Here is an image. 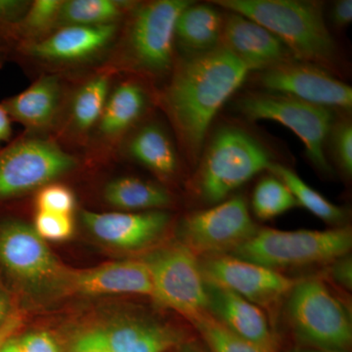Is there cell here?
Returning <instances> with one entry per match:
<instances>
[{
	"instance_id": "484cf974",
	"label": "cell",
	"mask_w": 352,
	"mask_h": 352,
	"mask_svg": "<svg viewBox=\"0 0 352 352\" xmlns=\"http://www.w3.org/2000/svg\"><path fill=\"white\" fill-rule=\"evenodd\" d=\"M268 170L288 187L298 205L307 208L315 217L327 222H339L344 219V212L342 208L333 205L318 192L312 189L295 171L282 164L274 163L271 164Z\"/></svg>"
},
{
	"instance_id": "e0dca14e",
	"label": "cell",
	"mask_w": 352,
	"mask_h": 352,
	"mask_svg": "<svg viewBox=\"0 0 352 352\" xmlns=\"http://www.w3.org/2000/svg\"><path fill=\"white\" fill-rule=\"evenodd\" d=\"M116 32L117 24L94 27L64 25L47 38L23 44L21 51L43 61H80L107 47Z\"/></svg>"
},
{
	"instance_id": "7c38bea8",
	"label": "cell",
	"mask_w": 352,
	"mask_h": 352,
	"mask_svg": "<svg viewBox=\"0 0 352 352\" xmlns=\"http://www.w3.org/2000/svg\"><path fill=\"white\" fill-rule=\"evenodd\" d=\"M258 82L267 94L284 95L326 109L349 111L352 89L328 71L292 60L259 72Z\"/></svg>"
},
{
	"instance_id": "603a6c76",
	"label": "cell",
	"mask_w": 352,
	"mask_h": 352,
	"mask_svg": "<svg viewBox=\"0 0 352 352\" xmlns=\"http://www.w3.org/2000/svg\"><path fill=\"white\" fill-rule=\"evenodd\" d=\"M129 153L159 175L170 176L177 168L175 147L166 132L156 124H148L132 136Z\"/></svg>"
},
{
	"instance_id": "d6986e66",
	"label": "cell",
	"mask_w": 352,
	"mask_h": 352,
	"mask_svg": "<svg viewBox=\"0 0 352 352\" xmlns=\"http://www.w3.org/2000/svg\"><path fill=\"white\" fill-rule=\"evenodd\" d=\"M95 331L108 352H166L179 340L173 329L142 319H126Z\"/></svg>"
},
{
	"instance_id": "1f68e13d",
	"label": "cell",
	"mask_w": 352,
	"mask_h": 352,
	"mask_svg": "<svg viewBox=\"0 0 352 352\" xmlns=\"http://www.w3.org/2000/svg\"><path fill=\"white\" fill-rule=\"evenodd\" d=\"M34 231L45 241H65L74 232V222L71 215L38 212L34 219Z\"/></svg>"
},
{
	"instance_id": "d590c367",
	"label": "cell",
	"mask_w": 352,
	"mask_h": 352,
	"mask_svg": "<svg viewBox=\"0 0 352 352\" xmlns=\"http://www.w3.org/2000/svg\"><path fill=\"white\" fill-rule=\"evenodd\" d=\"M73 352H108L96 331L90 330L76 338Z\"/></svg>"
},
{
	"instance_id": "74e56055",
	"label": "cell",
	"mask_w": 352,
	"mask_h": 352,
	"mask_svg": "<svg viewBox=\"0 0 352 352\" xmlns=\"http://www.w3.org/2000/svg\"><path fill=\"white\" fill-rule=\"evenodd\" d=\"M22 324L23 318L19 314L8 315L6 320L0 326V349L7 340L13 338L14 333L19 330Z\"/></svg>"
},
{
	"instance_id": "4dcf8cb0",
	"label": "cell",
	"mask_w": 352,
	"mask_h": 352,
	"mask_svg": "<svg viewBox=\"0 0 352 352\" xmlns=\"http://www.w3.org/2000/svg\"><path fill=\"white\" fill-rule=\"evenodd\" d=\"M38 212L71 215L75 208L73 192L64 185L48 184L36 196Z\"/></svg>"
},
{
	"instance_id": "4fadbf2b",
	"label": "cell",
	"mask_w": 352,
	"mask_h": 352,
	"mask_svg": "<svg viewBox=\"0 0 352 352\" xmlns=\"http://www.w3.org/2000/svg\"><path fill=\"white\" fill-rule=\"evenodd\" d=\"M204 277L243 296L258 307H266L288 295L296 282L277 270L233 256H215L201 267Z\"/></svg>"
},
{
	"instance_id": "f546056e",
	"label": "cell",
	"mask_w": 352,
	"mask_h": 352,
	"mask_svg": "<svg viewBox=\"0 0 352 352\" xmlns=\"http://www.w3.org/2000/svg\"><path fill=\"white\" fill-rule=\"evenodd\" d=\"M63 1L59 0H36L30 4L24 17L16 25L14 41H22L30 43L32 39L39 38L50 28L57 24Z\"/></svg>"
},
{
	"instance_id": "7402d4cb",
	"label": "cell",
	"mask_w": 352,
	"mask_h": 352,
	"mask_svg": "<svg viewBox=\"0 0 352 352\" xmlns=\"http://www.w3.org/2000/svg\"><path fill=\"white\" fill-rule=\"evenodd\" d=\"M145 106L146 95L140 85L122 83L108 96L98 122L99 131L108 138L120 135L141 117Z\"/></svg>"
},
{
	"instance_id": "f35d334b",
	"label": "cell",
	"mask_w": 352,
	"mask_h": 352,
	"mask_svg": "<svg viewBox=\"0 0 352 352\" xmlns=\"http://www.w3.org/2000/svg\"><path fill=\"white\" fill-rule=\"evenodd\" d=\"M339 263L333 266V278L346 288H351L352 270L351 258L339 259Z\"/></svg>"
},
{
	"instance_id": "ffe728a7",
	"label": "cell",
	"mask_w": 352,
	"mask_h": 352,
	"mask_svg": "<svg viewBox=\"0 0 352 352\" xmlns=\"http://www.w3.org/2000/svg\"><path fill=\"white\" fill-rule=\"evenodd\" d=\"M61 87L54 76L39 78L24 91L6 99L1 105L11 120L30 129H43L54 120L59 107Z\"/></svg>"
},
{
	"instance_id": "ab89813d",
	"label": "cell",
	"mask_w": 352,
	"mask_h": 352,
	"mask_svg": "<svg viewBox=\"0 0 352 352\" xmlns=\"http://www.w3.org/2000/svg\"><path fill=\"white\" fill-rule=\"evenodd\" d=\"M10 117L7 113L6 109L0 104V144L7 142L12 135V126H11Z\"/></svg>"
},
{
	"instance_id": "8fae6325",
	"label": "cell",
	"mask_w": 352,
	"mask_h": 352,
	"mask_svg": "<svg viewBox=\"0 0 352 352\" xmlns=\"http://www.w3.org/2000/svg\"><path fill=\"white\" fill-rule=\"evenodd\" d=\"M258 231L247 204L237 196L185 217L180 234L182 245L194 254L232 252Z\"/></svg>"
},
{
	"instance_id": "8992f818",
	"label": "cell",
	"mask_w": 352,
	"mask_h": 352,
	"mask_svg": "<svg viewBox=\"0 0 352 352\" xmlns=\"http://www.w3.org/2000/svg\"><path fill=\"white\" fill-rule=\"evenodd\" d=\"M151 279V296L159 305L193 321L206 314V279L195 254L184 245L152 252L143 259Z\"/></svg>"
},
{
	"instance_id": "60d3db41",
	"label": "cell",
	"mask_w": 352,
	"mask_h": 352,
	"mask_svg": "<svg viewBox=\"0 0 352 352\" xmlns=\"http://www.w3.org/2000/svg\"><path fill=\"white\" fill-rule=\"evenodd\" d=\"M0 352H21L18 340L11 338L0 349Z\"/></svg>"
},
{
	"instance_id": "5b68a950",
	"label": "cell",
	"mask_w": 352,
	"mask_h": 352,
	"mask_svg": "<svg viewBox=\"0 0 352 352\" xmlns=\"http://www.w3.org/2000/svg\"><path fill=\"white\" fill-rule=\"evenodd\" d=\"M289 295V321L300 339L323 351L342 352L351 346V318L325 283L296 282Z\"/></svg>"
},
{
	"instance_id": "ba28073f",
	"label": "cell",
	"mask_w": 352,
	"mask_h": 352,
	"mask_svg": "<svg viewBox=\"0 0 352 352\" xmlns=\"http://www.w3.org/2000/svg\"><path fill=\"white\" fill-rule=\"evenodd\" d=\"M190 4L186 0H157L134 10L126 38L132 68L156 76L170 71L176 20Z\"/></svg>"
},
{
	"instance_id": "e575fe53",
	"label": "cell",
	"mask_w": 352,
	"mask_h": 352,
	"mask_svg": "<svg viewBox=\"0 0 352 352\" xmlns=\"http://www.w3.org/2000/svg\"><path fill=\"white\" fill-rule=\"evenodd\" d=\"M21 352H61L56 340L45 332L30 333L18 340Z\"/></svg>"
},
{
	"instance_id": "836d02e7",
	"label": "cell",
	"mask_w": 352,
	"mask_h": 352,
	"mask_svg": "<svg viewBox=\"0 0 352 352\" xmlns=\"http://www.w3.org/2000/svg\"><path fill=\"white\" fill-rule=\"evenodd\" d=\"M333 151L336 160L346 175L352 173V127L351 122H344L333 126Z\"/></svg>"
},
{
	"instance_id": "3957f363",
	"label": "cell",
	"mask_w": 352,
	"mask_h": 352,
	"mask_svg": "<svg viewBox=\"0 0 352 352\" xmlns=\"http://www.w3.org/2000/svg\"><path fill=\"white\" fill-rule=\"evenodd\" d=\"M349 228L332 230H258L232 251L236 258L271 270L326 263L344 258L351 249Z\"/></svg>"
},
{
	"instance_id": "d4e9b609",
	"label": "cell",
	"mask_w": 352,
	"mask_h": 352,
	"mask_svg": "<svg viewBox=\"0 0 352 352\" xmlns=\"http://www.w3.org/2000/svg\"><path fill=\"white\" fill-rule=\"evenodd\" d=\"M126 4L113 0H69L63 1L59 20L65 25H115L124 15Z\"/></svg>"
},
{
	"instance_id": "d6a6232c",
	"label": "cell",
	"mask_w": 352,
	"mask_h": 352,
	"mask_svg": "<svg viewBox=\"0 0 352 352\" xmlns=\"http://www.w3.org/2000/svg\"><path fill=\"white\" fill-rule=\"evenodd\" d=\"M30 4L24 1L0 0V48L14 41V30L24 17Z\"/></svg>"
},
{
	"instance_id": "30bf717a",
	"label": "cell",
	"mask_w": 352,
	"mask_h": 352,
	"mask_svg": "<svg viewBox=\"0 0 352 352\" xmlns=\"http://www.w3.org/2000/svg\"><path fill=\"white\" fill-rule=\"evenodd\" d=\"M0 263L11 276L34 289L61 291L67 273L34 227L17 220L0 226Z\"/></svg>"
},
{
	"instance_id": "5bb4252c",
	"label": "cell",
	"mask_w": 352,
	"mask_h": 352,
	"mask_svg": "<svg viewBox=\"0 0 352 352\" xmlns=\"http://www.w3.org/2000/svg\"><path fill=\"white\" fill-rule=\"evenodd\" d=\"M221 43L239 58L250 72H263L296 60L274 34L240 14H226Z\"/></svg>"
},
{
	"instance_id": "7bdbcfd3",
	"label": "cell",
	"mask_w": 352,
	"mask_h": 352,
	"mask_svg": "<svg viewBox=\"0 0 352 352\" xmlns=\"http://www.w3.org/2000/svg\"><path fill=\"white\" fill-rule=\"evenodd\" d=\"M182 352H201L199 351L198 349H196V347L191 346H185L184 349H182Z\"/></svg>"
},
{
	"instance_id": "8d00e7d4",
	"label": "cell",
	"mask_w": 352,
	"mask_h": 352,
	"mask_svg": "<svg viewBox=\"0 0 352 352\" xmlns=\"http://www.w3.org/2000/svg\"><path fill=\"white\" fill-rule=\"evenodd\" d=\"M332 20L337 27L342 28L351 24L352 21L351 0H340L333 7Z\"/></svg>"
},
{
	"instance_id": "2e32d148",
	"label": "cell",
	"mask_w": 352,
	"mask_h": 352,
	"mask_svg": "<svg viewBox=\"0 0 352 352\" xmlns=\"http://www.w3.org/2000/svg\"><path fill=\"white\" fill-rule=\"evenodd\" d=\"M82 220L97 239L124 250H138L159 239L170 222L160 210L145 212H83Z\"/></svg>"
},
{
	"instance_id": "ee69618b",
	"label": "cell",
	"mask_w": 352,
	"mask_h": 352,
	"mask_svg": "<svg viewBox=\"0 0 352 352\" xmlns=\"http://www.w3.org/2000/svg\"><path fill=\"white\" fill-rule=\"evenodd\" d=\"M302 352H339V351H323V349H319V351H302Z\"/></svg>"
},
{
	"instance_id": "52a82bcc",
	"label": "cell",
	"mask_w": 352,
	"mask_h": 352,
	"mask_svg": "<svg viewBox=\"0 0 352 352\" xmlns=\"http://www.w3.org/2000/svg\"><path fill=\"white\" fill-rule=\"evenodd\" d=\"M238 108L252 122L273 120L288 127L302 141L310 162L319 170L331 173L325 144L333 129L332 110L267 92L247 95Z\"/></svg>"
},
{
	"instance_id": "ac0fdd59",
	"label": "cell",
	"mask_w": 352,
	"mask_h": 352,
	"mask_svg": "<svg viewBox=\"0 0 352 352\" xmlns=\"http://www.w3.org/2000/svg\"><path fill=\"white\" fill-rule=\"evenodd\" d=\"M208 309L224 327L238 337L273 352L272 335L261 307L224 288L206 280Z\"/></svg>"
},
{
	"instance_id": "7a4b0ae2",
	"label": "cell",
	"mask_w": 352,
	"mask_h": 352,
	"mask_svg": "<svg viewBox=\"0 0 352 352\" xmlns=\"http://www.w3.org/2000/svg\"><path fill=\"white\" fill-rule=\"evenodd\" d=\"M214 3L261 25L280 39L298 61L328 71L337 63V46L317 2L217 0Z\"/></svg>"
},
{
	"instance_id": "f1b7e54d",
	"label": "cell",
	"mask_w": 352,
	"mask_h": 352,
	"mask_svg": "<svg viewBox=\"0 0 352 352\" xmlns=\"http://www.w3.org/2000/svg\"><path fill=\"white\" fill-rule=\"evenodd\" d=\"M191 322L212 352H272L238 337L208 312Z\"/></svg>"
},
{
	"instance_id": "4316f807",
	"label": "cell",
	"mask_w": 352,
	"mask_h": 352,
	"mask_svg": "<svg viewBox=\"0 0 352 352\" xmlns=\"http://www.w3.org/2000/svg\"><path fill=\"white\" fill-rule=\"evenodd\" d=\"M109 96V78L95 76L76 92L72 109L74 124L80 131H88L100 120Z\"/></svg>"
},
{
	"instance_id": "9a60e30c",
	"label": "cell",
	"mask_w": 352,
	"mask_h": 352,
	"mask_svg": "<svg viewBox=\"0 0 352 352\" xmlns=\"http://www.w3.org/2000/svg\"><path fill=\"white\" fill-rule=\"evenodd\" d=\"M61 291L82 296H151L152 286L144 261H126L75 272L67 271Z\"/></svg>"
},
{
	"instance_id": "9c48e42d",
	"label": "cell",
	"mask_w": 352,
	"mask_h": 352,
	"mask_svg": "<svg viewBox=\"0 0 352 352\" xmlns=\"http://www.w3.org/2000/svg\"><path fill=\"white\" fill-rule=\"evenodd\" d=\"M75 166L76 160L52 141L18 139L0 150V200L45 186Z\"/></svg>"
},
{
	"instance_id": "6da1fadb",
	"label": "cell",
	"mask_w": 352,
	"mask_h": 352,
	"mask_svg": "<svg viewBox=\"0 0 352 352\" xmlns=\"http://www.w3.org/2000/svg\"><path fill=\"white\" fill-rule=\"evenodd\" d=\"M250 71L223 45L187 56L176 67L163 94V106L184 152L200 157L208 129L220 108L244 83Z\"/></svg>"
},
{
	"instance_id": "44dd1931",
	"label": "cell",
	"mask_w": 352,
	"mask_h": 352,
	"mask_svg": "<svg viewBox=\"0 0 352 352\" xmlns=\"http://www.w3.org/2000/svg\"><path fill=\"white\" fill-rule=\"evenodd\" d=\"M223 17L208 4H190L175 23V39L187 56L204 54L221 45Z\"/></svg>"
},
{
	"instance_id": "277c9868",
	"label": "cell",
	"mask_w": 352,
	"mask_h": 352,
	"mask_svg": "<svg viewBox=\"0 0 352 352\" xmlns=\"http://www.w3.org/2000/svg\"><path fill=\"white\" fill-rule=\"evenodd\" d=\"M272 164L263 146L247 132L223 127L204 155L197 182L199 194L206 203L217 205Z\"/></svg>"
},
{
	"instance_id": "b9f144b4",
	"label": "cell",
	"mask_w": 352,
	"mask_h": 352,
	"mask_svg": "<svg viewBox=\"0 0 352 352\" xmlns=\"http://www.w3.org/2000/svg\"><path fill=\"white\" fill-rule=\"evenodd\" d=\"M8 314H7V305L6 302H4L2 296H0V326L4 323V321L6 320L7 317H8Z\"/></svg>"
},
{
	"instance_id": "83f0119b",
	"label": "cell",
	"mask_w": 352,
	"mask_h": 352,
	"mask_svg": "<svg viewBox=\"0 0 352 352\" xmlns=\"http://www.w3.org/2000/svg\"><path fill=\"white\" fill-rule=\"evenodd\" d=\"M252 208L261 219H271L296 207V199L279 178L266 177L256 185L252 195Z\"/></svg>"
},
{
	"instance_id": "cb8c5ba5",
	"label": "cell",
	"mask_w": 352,
	"mask_h": 352,
	"mask_svg": "<svg viewBox=\"0 0 352 352\" xmlns=\"http://www.w3.org/2000/svg\"><path fill=\"white\" fill-rule=\"evenodd\" d=\"M106 201L126 210H155L170 205V194L162 187L135 177H122L108 183Z\"/></svg>"
}]
</instances>
